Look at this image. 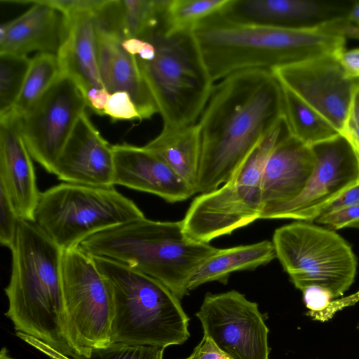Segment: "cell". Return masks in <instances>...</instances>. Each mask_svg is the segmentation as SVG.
I'll use <instances>...</instances> for the list:
<instances>
[{
	"mask_svg": "<svg viewBox=\"0 0 359 359\" xmlns=\"http://www.w3.org/2000/svg\"><path fill=\"white\" fill-rule=\"evenodd\" d=\"M283 119L282 86L271 70L245 69L214 84L197 121L201 159L196 194L228 182Z\"/></svg>",
	"mask_w": 359,
	"mask_h": 359,
	"instance_id": "1",
	"label": "cell"
},
{
	"mask_svg": "<svg viewBox=\"0 0 359 359\" xmlns=\"http://www.w3.org/2000/svg\"><path fill=\"white\" fill-rule=\"evenodd\" d=\"M32 4L25 13L0 27V54L27 55L38 50L57 55L67 32L65 15L43 0L1 1Z\"/></svg>",
	"mask_w": 359,
	"mask_h": 359,
	"instance_id": "20",
	"label": "cell"
},
{
	"mask_svg": "<svg viewBox=\"0 0 359 359\" xmlns=\"http://www.w3.org/2000/svg\"><path fill=\"white\" fill-rule=\"evenodd\" d=\"M12 269L5 288V315L17 332L33 337L69 357L62 335L63 250L34 222L20 219L12 248Z\"/></svg>",
	"mask_w": 359,
	"mask_h": 359,
	"instance_id": "3",
	"label": "cell"
},
{
	"mask_svg": "<svg viewBox=\"0 0 359 359\" xmlns=\"http://www.w3.org/2000/svg\"><path fill=\"white\" fill-rule=\"evenodd\" d=\"M345 20L349 24L359 27V1H355L351 6Z\"/></svg>",
	"mask_w": 359,
	"mask_h": 359,
	"instance_id": "45",
	"label": "cell"
},
{
	"mask_svg": "<svg viewBox=\"0 0 359 359\" xmlns=\"http://www.w3.org/2000/svg\"><path fill=\"white\" fill-rule=\"evenodd\" d=\"M350 7L313 0H230L221 13L243 23L302 27L345 18Z\"/></svg>",
	"mask_w": 359,
	"mask_h": 359,
	"instance_id": "18",
	"label": "cell"
},
{
	"mask_svg": "<svg viewBox=\"0 0 359 359\" xmlns=\"http://www.w3.org/2000/svg\"><path fill=\"white\" fill-rule=\"evenodd\" d=\"M144 147L161 157L196 194L201 159L197 123L175 129L163 128Z\"/></svg>",
	"mask_w": 359,
	"mask_h": 359,
	"instance_id": "25",
	"label": "cell"
},
{
	"mask_svg": "<svg viewBox=\"0 0 359 359\" xmlns=\"http://www.w3.org/2000/svg\"><path fill=\"white\" fill-rule=\"evenodd\" d=\"M312 148L317 162L304 190L290 202L264 207L260 219L313 222L332 202L358 181V158L342 136Z\"/></svg>",
	"mask_w": 359,
	"mask_h": 359,
	"instance_id": "13",
	"label": "cell"
},
{
	"mask_svg": "<svg viewBox=\"0 0 359 359\" xmlns=\"http://www.w3.org/2000/svg\"><path fill=\"white\" fill-rule=\"evenodd\" d=\"M355 35L357 39H359V27L356 28Z\"/></svg>",
	"mask_w": 359,
	"mask_h": 359,
	"instance_id": "48",
	"label": "cell"
},
{
	"mask_svg": "<svg viewBox=\"0 0 359 359\" xmlns=\"http://www.w3.org/2000/svg\"><path fill=\"white\" fill-rule=\"evenodd\" d=\"M271 71L341 133L358 79L346 76L336 55H324Z\"/></svg>",
	"mask_w": 359,
	"mask_h": 359,
	"instance_id": "14",
	"label": "cell"
},
{
	"mask_svg": "<svg viewBox=\"0 0 359 359\" xmlns=\"http://www.w3.org/2000/svg\"><path fill=\"white\" fill-rule=\"evenodd\" d=\"M302 292L304 302L309 309L307 313L309 316L326 309L334 299L328 290L320 286H310Z\"/></svg>",
	"mask_w": 359,
	"mask_h": 359,
	"instance_id": "35",
	"label": "cell"
},
{
	"mask_svg": "<svg viewBox=\"0 0 359 359\" xmlns=\"http://www.w3.org/2000/svg\"><path fill=\"white\" fill-rule=\"evenodd\" d=\"M230 0H168L163 15L168 32H191L205 18L220 13Z\"/></svg>",
	"mask_w": 359,
	"mask_h": 359,
	"instance_id": "28",
	"label": "cell"
},
{
	"mask_svg": "<svg viewBox=\"0 0 359 359\" xmlns=\"http://www.w3.org/2000/svg\"><path fill=\"white\" fill-rule=\"evenodd\" d=\"M0 359H15L11 357L6 347H3L0 352Z\"/></svg>",
	"mask_w": 359,
	"mask_h": 359,
	"instance_id": "46",
	"label": "cell"
},
{
	"mask_svg": "<svg viewBox=\"0 0 359 359\" xmlns=\"http://www.w3.org/2000/svg\"><path fill=\"white\" fill-rule=\"evenodd\" d=\"M54 175L67 183L114 187L112 146L100 135L86 111L69 137L57 159Z\"/></svg>",
	"mask_w": 359,
	"mask_h": 359,
	"instance_id": "15",
	"label": "cell"
},
{
	"mask_svg": "<svg viewBox=\"0 0 359 359\" xmlns=\"http://www.w3.org/2000/svg\"><path fill=\"white\" fill-rule=\"evenodd\" d=\"M66 20L67 34L57 53L60 71L86 96L93 88H104L97 57V15L81 13Z\"/></svg>",
	"mask_w": 359,
	"mask_h": 359,
	"instance_id": "22",
	"label": "cell"
},
{
	"mask_svg": "<svg viewBox=\"0 0 359 359\" xmlns=\"http://www.w3.org/2000/svg\"><path fill=\"white\" fill-rule=\"evenodd\" d=\"M359 222V205L348 207L320 215L316 224L335 231Z\"/></svg>",
	"mask_w": 359,
	"mask_h": 359,
	"instance_id": "34",
	"label": "cell"
},
{
	"mask_svg": "<svg viewBox=\"0 0 359 359\" xmlns=\"http://www.w3.org/2000/svg\"><path fill=\"white\" fill-rule=\"evenodd\" d=\"M17 336L52 359H72L33 337L21 332H17Z\"/></svg>",
	"mask_w": 359,
	"mask_h": 359,
	"instance_id": "41",
	"label": "cell"
},
{
	"mask_svg": "<svg viewBox=\"0 0 359 359\" xmlns=\"http://www.w3.org/2000/svg\"><path fill=\"white\" fill-rule=\"evenodd\" d=\"M316 162L313 148L292 136L286 127L264 168L262 178L264 208L285 203L297 198L306 187Z\"/></svg>",
	"mask_w": 359,
	"mask_h": 359,
	"instance_id": "19",
	"label": "cell"
},
{
	"mask_svg": "<svg viewBox=\"0 0 359 359\" xmlns=\"http://www.w3.org/2000/svg\"><path fill=\"white\" fill-rule=\"evenodd\" d=\"M113 121L140 120L137 109L129 94L118 91L111 94L104 111Z\"/></svg>",
	"mask_w": 359,
	"mask_h": 359,
	"instance_id": "31",
	"label": "cell"
},
{
	"mask_svg": "<svg viewBox=\"0 0 359 359\" xmlns=\"http://www.w3.org/2000/svg\"><path fill=\"white\" fill-rule=\"evenodd\" d=\"M45 3L60 11L66 18L81 13L97 16L107 0H43Z\"/></svg>",
	"mask_w": 359,
	"mask_h": 359,
	"instance_id": "32",
	"label": "cell"
},
{
	"mask_svg": "<svg viewBox=\"0 0 359 359\" xmlns=\"http://www.w3.org/2000/svg\"><path fill=\"white\" fill-rule=\"evenodd\" d=\"M1 224L0 242L2 245L12 248L20 222L6 196L0 190Z\"/></svg>",
	"mask_w": 359,
	"mask_h": 359,
	"instance_id": "33",
	"label": "cell"
},
{
	"mask_svg": "<svg viewBox=\"0 0 359 359\" xmlns=\"http://www.w3.org/2000/svg\"><path fill=\"white\" fill-rule=\"evenodd\" d=\"M31 61L27 55L0 54V116L8 113L15 104Z\"/></svg>",
	"mask_w": 359,
	"mask_h": 359,
	"instance_id": "29",
	"label": "cell"
},
{
	"mask_svg": "<svg viewBox=\"0 0 359 359\" xmlns=\"http://www.w3.org/2000/svg\"><path fill=\"white\" fill-rule=\"evenodd\" d=\"M349 227L359 229V222L351 224Z\"/></svg>",
	"mask_w": 359,
	"mask_h": 359,
	"instance_id": "47",
	"label": "cell"
},
{
	"mask_svg": "<svg viewBox=\"0 0 359 359\" xmlns=\"http://www.w3.org/2000/svg\"><path fill=\"white\" fill-rule=\"evenodd\" d=\"M184 359H230L221 351L211 339L203 334L191 355Z\"/></svg>",
	"mask_w": 359,
	"mask_h": 359,
	"instance_id": "37",
	"label": "cell"
},
{
	"mask_svg": "<svg viewBox=\"0 0 359 359\" xmlns=\"http://www.w3.org/2000/svg\"><path fill=\"white\" fill-rule=\"evenodd\" d=\"M88 107L75 83L60 74L20 120V128L32 158L54 174L57 159L79 117Z\"/></svg>",
	"mask_w": 359,
	"mask_h": 359,
	"instance_id": "11",
	"label": "cell"
},
{
	"mask_svg": "<svg viewBox=\"0 0 359 359\" xmlns=\"http://www.w3.org/2000/svg\"><path fill=\"white\" fill-rule=\"evenodd\" d=\"M60 74L57 55L48 53L36 54L32 58L29 69L15 104L6 114L21 118L43 96Z\"/></svg>",
	"mask_w": 359,
	"mask_h": 359,
	"instance_id": "27",
	"label": "cell"
},
{
	"mask_svg": "<svg viewBox=\"0 0 359 359\" xmlns=\"http://www.w3.org/2000/svg\"><path fill=\"white\" fill-rule=\"evenodd\" d=\"M346 119L359 124V79L357 80L354 88Z\"/></svg>",
	"mask_w": 359,
	"mask_h": 359,
	"instance_id": "44",
	"label": "cell"
},
{
	"mask_svg": "<svg viewBox=\"0 0 359 359\" xmlns=\"http://www.w3.org/2000/svg\"><path fill=\"white\" fill-rule=\"evenodd\" d=\"M276 256L294 287L328 290L334 299L353 283L358 266L351 246L334 231L297 221L276 229Z\"/></svg>",
	"mask_w": 359,
	"mask_h": 359,
	"instance_id": "10",
	"label": "cell"
},
{
	"mask_svg": "<svg viewBox=\"0 0 359 359\" xmlns=\"http://www.w3.org/2000/svg\"><path fill=\"white\" fill-rule=\"evenodd\" d=\"M32 158L19 118L11 114L0 116V190L20 219L34 222L41 192Z\"/></svg>",
	"mask_w": 359,
	"mask_h": 359,
	"instance_id": "16",
	"label": "cell"
},
{
	"mask_svg": "<svg viewBox=\"0 0 359 359\" xmlns=\"http://www.w3.org/2000/svg\"><path fill=\"white\" fill-rule=\"evenodd\" d=\"M359 301V292L357 293L352 294L349 297L337 299V300H332L327 311V313L330 316H334L335 313H337L338 311L341 310V309L348 306L350 305H352Z\"/></svg>",
	"mask_w": 359,
	"mask_h": 359,
	"instance_id": "43",
	"label": "cell"
},
{
	"mask_svg": "<svg viewBox=\"0 0 359 359\" xmlns=\"http://www.w3.org/2000/svg\"><path fill=\"white\" fill-rule=\"evenodd\" d=\"M336 56L346 76L359 79V48L344 49Z\"/></svg>",
	"mask_w": 359,
	"mask_h": 359,
	"instance_id": "39",
	"label": "cell"
},
{
	"mask_svg": "<svg viewBox=\"0 0 359 359\" xmlns=\"http://www.w3.org/2000/svg\"><path fill=\"white\" fill-rule=\"evenodd\" d=\"M92 257L112 291L111 343L165 348L189 339V318L169 288L120 262Z\"/></svg>",
	"mask_w": 359,
	"mask_h": 359,
	"instance_id": "5",
	"label": "cell"
},
{
	"mask_svg": "<svg viewBox=\"0 0 359 359\" xmlns=\"http://www.w3.org/2000/svg\"><path fill=\"white\" fill-rule=\"evenodd\" d=\"M168 0H107L97 16L100 26L122 39H148L163 24Z\"/></svg>",
	"mask_w": 359,
	"mask_h": 359,
	"instance_id": "23",
	"label": "cell"
},
{
	"mask_svg": "<svg viewBox=\"0 0 359 359\" xmlns=\"http://www.w3.org/2000/svg\"><path fill=\"white\" fill-rule=\"evenodd\" d=\"M110 96L111 93L104 87L90 90L85 97L88 107L94 113L102 116Z\"/></svg>",
	"mask_w": 359,
	"mask_h": 359,
	"instance_id": "40",
	"label": "cell"
},
{
	"mask_svg": "<svg viewBox=\"0 0 359 359\" xmlns=\"http://www.w3.org/2000/svg\"><path fill=\"white\" fill-rule=\"evenodd\" d=\"M63 338L74 356L90 359L111 344L112 291L91 256L79 246L63 250Z\"/></svg>",
	"mask_w": 359,
	"mask_h": 359,
	"instance_id": "9",
	"label": "cell"
},
{
	"mask_svg": "<svg viewBox=\"0 0 359 359\" xmlns=\"http://www.w3.org/2000/svg\"><path fill=\"white\" fill-rule=\"evenodd\" d=\"M91 257L112 259L160 281L180 299L196 270L219 248L191 238L182 220L141 219L100 231L80 243Z\"/></svg>",
	"mask_w": 359,
	"mask_h": 359,
	"instance_id": "4",
	"label": "cell"
},
{
	"mask_svg": "<svg viewBox=\"0 0 359 359\" xmlns=\"http://www.w3.org/2000/svg\"><path fill=\"white\" fill-rule=\"evenodd\" d=\"M164 350L156 346L111 343L94 355L97 359H163Z\"/></svg>",
	"mask_w": 359,
	"mask_h": 359,
	"instance_id": "30",
	"label": "cell"
},
{
	"mask_svg": "<svg viewBox=\"0 0 359 359\" xmlns=\"http://www.w3.org/2000/svg\"><path fill=\"white\" fill-rule=\"evenodd\" d=\"M358 168H359V158H358ZM358 182H359V176H358Z\"/></svg>",
	"mask_w": 359,
	"mask_h": 359,
	"instance_id": "49",
	"label": "cell"
},
{
	"mask_svg": "<svg viewBox=\"0 0 359 359\" xmlns=\"http://www.w3.org/2000/svg\"><path fill=\"white\" fill-rule=\"evenodd\" d=\"M285 129L283 119L257 144L228 182L192 201L182 220L187 236L209 243L260 219L264 168Z\"/></svg>",
	"mask_w": 359,
	"mask_h": 359,
	"instance_id": "7",
	"label": "cell"
},
{
	"mask_svg": "<svg viewBox=\"0 0 359 359\" xmlns=\"http://www.w3.org/2000/svg\"><path fill=\"white\" fill-rule=\"evenodd\" d=\"M276 257L272 241L219 249L194 273L188 283L189 292L203 284L218 281L226 284L236 271L254 270L267 264Z\"/></svg>",
	"mask_w": 359,
	"mask_h": 359,
	"instance_id": "24",
	"label": "cell"
},
{
	"mask_svg": "<svg viewBox=\"0 0 359 359\" xmlns=\"http://www.w3.org/2000/svg\"><path fill=\"white\" fill-rule=\"evenodd\" d=\"M123 48L142 61H149L154 55L155 48L149 41L136 38L121 39Z\"/></svg>",
	"mask_w": 359,
	"mask_h": 359,
	"instance_id": "36",
	"label": "cell"
},
{
	"mask_svg": "<svg viewBox=\"0 0 359 359\" xmlns=\"http://www.w3.org/2000/svg\"><path fill=\"white\" fill-rule=\"evenodd\" d=\"M203 334L230 359H269V328L256 302L232 290L205 295L196 313Z\"/></svg>",
	"mask_w": 359,
	"mask_h": 359,
	"instance_id": "12",
	"label": "cell"
},
{
	"mask_svg": "<svg viewBox=\"0 0 359 359\" xmlns=\"http://www.w3.org/2000/svg\"><path fill=\"white\" fill-rule=\"evenodd\" d=\"M144 217L114 187L64 182L41 192L34 222L67 250L95 233Z\"/></svg>",
	"mask_w": 359,
	"mask_h": 359,
	"instance_id": "8",
	"label": "cell"
},
{
	"mask_svg": "<svg viewBox=\"0 0 359 359\" xmlns=\"http://www.w3.org/2000/svg\"><path fill=\"white\" fill-rule=\"evenodd\" d=\"M281 86L283 118L292 136L311 147L340 136L329 122L290 90Z\"/></svg>",
	"mask_w": 359,
	"mask_h": 359,
	"instance_id": "26",
	"label": "cell"
},
{
	"mask_svg": "<svg viewBox=\"0 0 359 359\" xmlns=\"http://www.w3.org/2000/svg\"><path fill=\"white\" fill-rule=\"evenodd\" d=\"M355 205H359L358 181L347 189L341 195L332 202L323 210L321 215L327 214L337 210Z\"/></svg>",
	"mask_w": 359,
	"mask_h": 359,
	"instance_id": "38",
	"label": "cell"
},
{
	"mask_svg": "<svg viewBox=\"0 0 359 359\" xmlns=\"http://www.w3.org/2000/svg\"><path fill=\"white\" fill-rule=\"evenodd\" d=\"M114 185L158 196L169 203L185 201L196 194L157 154L126 143L112 145Z\"/></svg>",
	"mask_w": 359,
	"mask_h": 359,
	"instance_id": "17",
	"label": "cell"
},
{
	"mask_svg": "<svg viewBox=\"0 0 359 359\" xmlns=\"http://www.w3.org/2000/svg\"><path fill=\"white\" fill-rule=\"evenodd\" d=\"M340 135L350 144L359 158V124L346 119Z\"/></svg>",
	"mask_w": 359,
	"mask_h": 359,
	"instance_id": "42",
	"label": "cell"
},
{
	"mask_svg": "<svg viewBox=\"0 0 359 359\" xmlns=\"http://www.w3.org/2000/svg\"><path fill=\"white\" fill-rule=\"evenodd\" d=\"M147 41L155 48L149 61L139 60L144 77L162 117L163 128L197 123L212 83L191 32H168L161 26Z\"/></svg>",
	"mask_w": 359,
	"mask_h": 359,
	"instance_id": "6",
	"label": "cell"
},
{
	"mask_svg": "<svg viewBox=\"0 0 359 359\" xmlns=\"http://www.w3.org/2000/svg\"><path fill=\"white\" fill-rule=\"evenodd\" d=\"M213 83L233 73L272 69L313 57L337 55L346 37L325 24L286 27L243 23L221 12L202 20L191 31Z\"/></svg>",
	"mask_w": 359,
	"mask_h": 359,
	"instance_id": "2",
	"label": "cell"
},
{
	"mask_svg": "<svg viewBox=\"0 0 359 359\" xmlns=\"http://www.w3.org/2000/svg\"><path fill=\"white\" fill-rule=\"evenodd\" d=\"M121 38L97 26V57L104 87L111 94L124 91L129 94L141 121L159 113L156 101L144 77L138 59L126 52Z\"/></svg>",
	"mask_w": 359,
	"mask_h": 359,
	"instance_id": "21",
	"label": "cell"
}]
</instances>
